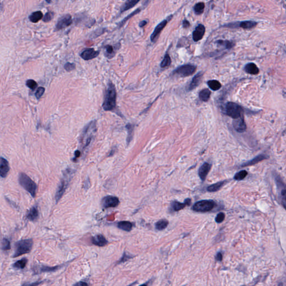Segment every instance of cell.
I'll return each instance as SVG.
<instances>
[{"mask_svg":"<svg viewBox=\"0 0 286 286\" xmlns=\"http://www.w3.org/2000/svg\"><path fill=\"white\" fill-rule=\"evenodd\" d=\"M116 104V91L113 82H109L105 92L104 100L102 104L103 109L106 111H112L115 109Z\"/></svg>","mask_w":286,"mask_h":286,"instance_id":"obj_1","label":"cell"},{"mask_svg":"<svg viewBox=\"0 0 286 286\" xmlns=\"http://www.w3.org/2000/svg\"><path fill=\"white\" fill-rule=\"evenodd\" d=\"M96 132V123L92 121L84 127L80 136V143L83 149L87 148L93 140Z\"/></svg>","mask_w":286,"mask_h":286,"instance_id":"obj_2","label":"cell"},{"mask_svg":"<svg viewBox=\"0 0 286 286\" xmlns=\"http://www.w3.org/2000/svg\"><path fill=\"white\" fill-rule=\"evenodd\" d=\"M33 246V240L31 239L19 240L15 244V251L13 254V258L28 254L31 252Z\"/></svg>","mask_w":286,"mask_h":286,"instance_id":"obj_3","label":"cell"},{"mask_svg":"<svg viewBox=\"0 0 286 286\" xmlns=\"http://www.w3.org/2000/svg\"><path fill=\"white\" fill-rule=\"evenodd\" d=\"M19 182L26 191L28 192L31 196L33 197H35L37 186L28 175L23 173L20 174L19 176Z\"/></svg>","mask_w":286,"mask_h":286,"instance_id":"obj_4","label":"cell"},{"mask_svg":"<svg viewBox=\"0 0 286 286\" xmlns=\"http://www.w3.org/2000/svg\"><path fill=\"white\" fill-rule=\"evenodd\" d=\"M243 107L234 102H228L225 105L223 113L234 119H236L243 116Z\"/></svg>","mask_w":286,"mask_h":286,"instance_id":"obj_5","label":"cell"},{"mask_svg":"<svg viewBox=\"0 0 286 286\" xmlns=\"http://www.w3.org/2000/svg\"><path fill=\"white\" fill-rule=\"evenodd\" d=\"M215 204L212 200H202L196 202L193 206V210L197 212H207L214 207Z\"/></svg>","mask_w":286,"mask_h":286,"instance_id":"obj_6","label":"cell"},{"mask_svg":"<svg viewBox=\"0 0 286 286\" xmlns=\"http://www.w3.org/2000/svg\"><path fill=\"white\" fill-rule=\"evenodd\" d=\"M71 172H68V170H66V175L64 174V177L61 179V182L58 185V188L56 189V194L55 196V199L56 201V202H58L59 200L61 199V197L64 194V192L66 191L67 186H68V182H69V173Z\"/></svg>","mask_w":286,"mask_h":286,"instance_id":"obj_7","label":"cell"},{"mask_svg":"<svg viewBox=\"0 0 286 286\" xmlns=\"http://www.w3.org/2000/svg\"><path fill=\"white\" fill-rule=\"evenodd\" d=\"M196 69V66L192 64H186L179 66L174 71V74L180 76L181 77H188L194 73Z\"/></svg>","mask_w":286,"mask_h":286,"instance_id":"obj_8","label":"cell"},{"mask_svg":"<svg viewBox=\"0 0 286 286\" xmlns=\"http://www.w3.org/2000/svg\"><path fill=\"white\" fill-rule=\"evenodd\" d=\"M72 23V16L70 14H66L59 18L56 26V30H61L66 28Z\"/></svg>","mask_w":286,"mask_h":286,"instance_id":"obj_9","label":"cell"},{"mask_svg":"<svg viewBox=\"0 0 286 286\" xmlns=\"http://www.w3.org/2000/svg\"><path fill=\"white\" fill-rule=\"evenodd\" d=\"M119 199L116 197L107 196L103 198L102 200V207L104 208H110L118 206L119 204Z\"/></svg>","mask_w":286,"mask_h":286,"instance_id":"obj_10","label":"cell"},{"mask_svg":"<svg viewBox=\"0 0 286 286\" xmlns=\"http://www.w3.org/2000/svg\"><path fill=\"white\" fill-rule=\"evenodd\" d=\"M100 52L95 50L94 49L87 48L84 49L80 54V56L85 61H89L96 58L99 55Z\"/></svg>","mask_w":286,"mask_h":286,"instance_id":"obj_11","label":"cell"},{"mask_svg":"<svg viewBox=\"0 0 286 286\" xmlns=\"http://www.w3.org/2000/svg\"><path fill=\"white\" fill-rule=\"evenodd\" d=\"M232 125L235 130L238 131V133H243L246 129V125L243 116L236 119H234L232 123Z\"/></svg>","mask_w":286,"mask_h":286,"instance_id":"obj_12","label":"cell"},{"mask_svg":"<svg viewBox=\"0 0 286 286\" xmlns=\"http://www.w3.org/2000/svg\"><path fill=\"white\" fill-rule=\"evenodd\" d=\"M205 33V27L202 24H199L193 32V39L194 41L201 40Z\"/></svg>","mask_w":286,"mask_h":286,"instance_id":"obj_13","label":"cell"},{"mask_svg":"<svg viewBox=\"0 0 286 286\" xmlns=\"http://www.w3.org/2000/svg\"><path fill=\"white\" fill-rule=\"evenodd\" d=\"M167 23H168V21L167 20H164L162 21L161 23L156 26L153 33L151 35V41L152 42H155L156 41V40L158 38L159 35L160 34L162 30L164 28V27L166 26Z\"/></svg>","mask_w":286,"mask_h":286,"instance_id":"obj_14","label":"cell"},{"mask_svg":"<svg viewBox=\"0 0 286 286\" xmlns=\"http://www.w3.org/2000/svg\"><path fill=\"white\" fill-rule=\"evenodd\" d=\"M91 242L93 245L98 246H105L107 245L108 241L104 237L103 235L101 234H98L92 237L91 239Z\"/></svg>","mask_w":286,"mask_h":286,"instance_id":"obj_15","label":"cell"},{"mask_svg":"<svg viewBox=\"0 0 286 286\" xmlns=\"http://www.w3.org/2000/svg\"><path fill=\"white\" fill-rule=\"evenodd\" d=\"M10 170L9 164L6 159L1 158L0 163V175L2 178H5Z\"/></svg>","mask_w":286,"mask_h":286,"instance_id":"obj_16","label":"cell"},{"mask_svg":"<svg viewBox=\"0 0 286 286\" xmlns=\"http://www.w3.org/2000/svg\"><path fill=\"white\" fill-rule=\"evenodd\" d=\"M267 158H268V156H266L265 154H260V155H258L256 156L255 158H254L253 159L245 162L242 164L241 167H245L251 166H253V165L258 163L259 162H261L264 159H267Z\"/></svg>","mask_w":286,"mask_h":286,"instance_id":"obj_17","label":"cell"},{"mask_svg":"<svg viewBox=\"0 0 286 286\" xmlns=\"http://www.w3.org/2000/svg\"><path fill=\"white\" fill-rule=\"evenodd\" d=\"M202 76H203V73H202V72H199L193 78L191 83L189 84L188 88L189 91H192L193 89H195L197 87L199 86V85L200 84V83L201 82Z\"/></svg>","mask_w":286,"mask_h":286,"instance_id":"obj_18","label":"cell"},{"mask_svg":"<svg viewBox=\"0 0 286 286\" xmlns=\"http://www.w3.org/2000/svg\"><path fill=\"white\" fill-rule=\"evenodd\" d=\"M211 166L207 163L204 164L202 166L200 167L199 171V175L200 178L201 179V180L203 181L206 178L207 175L211 169Z\"/></svg>","mask_w":286,"mask_h":286,"instance_id":"obj_19","label":"cell"},{"mask_svg":"<svg viewBox=\"0 0 286 286\" xmlns=\"http://www.w3.org/2000/svg\"><path fill=\"white\" fill-rule=\"evenodd\" d=\"M244 71L248 74L256 75L259 72V69L258 66L254 63H249L246 64L244 67Z\"/></svg>","mask_w":286,"mask_h":286,"instance_id":"obj_20","label":"cell"},{"mask_svg":"<svg viewBox=\"0 0 286 286\" xmlns=\"http://www.w3.org/2000/svg\"><path fill=\"white\" fill-rule=\"evenodd\" d=\"M38 217V209L36 206L31 208V209H30V211H29L27 216H26L27 219L31 221H34L37 220Z\"/></svg>","mask_w":286,"mask_h":286,"instance_id":"obj_21","label":"cell"},{"mask_svg":"<svg viewBox=\"0 0 286 286\" xmlns=\"http://www.w3.org/2000/svg\"><path fill=\"white\" fill-rule=\"evenodd\" d=\"M43 14L42 12L40 11H35V12L32 13L29 16V19L31 23H36L38 22L39 21L43 19Z\"/></svg>","mask_w":286,"mask_h":286,"instance_id":"obj_22","label":"cell"},{"mask_svg":"<svg viewBox=\"0 0 286 286\" xmlns=\"http://www.w3.org/2000/svg\"><path fill=\"white\" fill-rule=\"evenodd\" d=\"M139 2V1H136V0L127 1L120 8V12L121 13H124L126 11L130 9L133 7H134Z\"/></svg>","mask_w":286,"mask_h":286,"instance_id":"obj_23","label":"cell"},{"mask_svg":"<svg viewBox=\"0 0 286 286\" xmlns=\"http://www.w3.org/2000/svg\"><path fill=\"white\" fill-rule=\"evenodd\" d=\"M118 227L121 229L125 231H130L133 228L132 223L129 221H120L118 224Z\"/></svg>","mask_w":286,"mask_h":286,"instance_id":"obj_24","label":"cell"},{"mask_svg":"<svg viewBox=\"0 0 286 286\" xmlns=\"http://www.w3.org/2000/svg\"><path fill=\"white\" fill-rule=\"evenodd\" d=\"M258 23L253 21H244L239 23V28L244 29H250L254 28L257 25Z\"/></svg>","mask_w":286,"mask_h":286,"instance_id":"obj_25","label":"cell"},{"mask_svg":"<svg viewBox=\"0 0 286 286\" xmlns=\"http://www.w3.org/2000/svg\"><path fill=\"white\" fill-rule=\"evenodd\" d=\"M63 265L61 266H56V267H48L46 266H40L39 268V272L41 273H45V272H56V271L58 270L60 268L62 267Z\"/></svg>","mask_w":286,"mask_h":286,"instance_id":"obj_26","label":"cell"},{"mask_svg":"<svg viewBox=\"0 0 286 286\" xmlns=\"http://www.w3.org/2000/svg\"><path fill=\"white\" fill-rule=\"evenodd\" d=\"M190 202H191V201L189 199H186L184 203H180V202H177V201L174 202L172 204L173 209L175 211H178L181 209H183L187 204L189 205Z\"/></svg>","mask_w":286,"mask_h":286,"instance_id":"obj_27","label":"cell"},{"mask_svg":"<svg viewBox=\"0 0 286 286\" xmlns=\"http://www.w3.org/2000/svg\"><path fill=\"white\" fill-rule=\"evenodd\" d=\"M115 49L116 48L114 46L110 45H107L106 46H105V56L106 57H107L109 59L112 58L113 56H115Z\"/></svg>","mask_w":286,"mask_h":286,"instance_id":"obj_28","label":"cell"},{"mask_svg":"<svg viewBox=\"0 0 286 286\" xmlns=\"http://www.w3.org/2000/svg\"><path fill=\"white\" fill-rule=\"evenodd\" d=\"M207 83L209 88L213 91H217L221 87V84L217 80H210L207 82Z\"/></svg>","mask_w":286,"mask_h":286,"instance_id":"obj_29","label":"cell"},{"mask_svg":"<svg viewBox=\"0 0 286 286\" xmlns=\"http://www.w3.org/2000/svg\"><path fill=\"white\" fill-rule=\"evenodd\" d=\"M28 259L25 258H23L19 261H16L15 263H13V267L16 269H22L25 267L27 263H28Z\"/></svg>","mask_w":286,"mask_h":286,"instance_id":"obj_30","label":"cell"},{"mask_svg":"<svg viewBox=\"0 0 286 286\" xmlns=\"http://www.w3.org/2000/svg\"><path fill=\"white\" fill-rule=\"evenodd\" d=\"M210 95H211V91H209V89L205 88V89H202V91L199 92V98L203 101L206 102L209 100Z\"/></svg>","mask_w":286,"mask_h":286,"instance_id":"obj_31","label":"cell"},{"mask_svg":"<svg viewBox=\"0 0 286 286\" xmlns=\"http://www.w3.org/2000/svg\"><path fill=\"white\" fill-rule=\"evenodd\" d=\"M225 181L219 182L215 184H212L207 188V191L210 192L217 191L225 184Z\"/></svg>","mask_w":286,"mask_h":286,"instance_id":"obj_32","label":"cell"},{"mask_svg":"<svg viewBox=\"0 0 286 286\" xmlns=\"http://www.w3.org/2000/svg\"><path fill=\"white\" fill-rule=\"evenodd\" d=\"M204 7H205L204 3H202V2L197 3L194 7V13H196L197 15L202 14V13H204Z\"/></svg>","mask_w":286,"mask_h":286,"instance_id":"obj_33","label":"cell"},{"mask_svg":"<svg viewBox=\"0 0 286 286\" xmlns=\"http://www.w3.org/2000/svg\"><path fill=\"white\" fill-rule=\"evenodd\" d=\"M168 225V221L166 220H161L156 224V230H161L165 229Z\"/></svg>","mask_w":286,"mask_h":286,"instance_id":"obj_34","label":"cell"},{"mask_svg":"<svg viewBox=\"0 0 286 286\" xmlns=\"http://www.w3.org/2000/svg\"><path fill=\"white\" fill-rule=\"evenodd\" d=\"M248 176V172L245 170H243L235 174L234 176V179L236 181H241L244 179L246 177Z\"/></svg>","mask_w":286,"mask_h":286,"instance_id":"obj_35","label":"cell"},{"mask_svg":"<svg viewBox=\"0 0 286 286\" xmlns=\"http://www.w3.org/2000/svg\"><path fill=\"white\" fill-rule=\"evenodd\" d=\"M171 57L169 56L168 54H166L164 57V59L161 62V66L162 68H165L166 66H168L171 64Z\"/></svg>","mask_w":286,"mask_h":286,"instance_id":"obj_36","label":"cell"},{"mask_svg":"<svg viewBox=\"0 0 286 286\" xmlns=\"http://www.w3.org/2000/svg\"><path fill=\"white\" fill-rule=\"evenodd\" d=\"M217 43L219 45H221L222 46H225L226 49L232 48V47L234 46V43L233 42L228 41V40H220L217 41Z\"/></svg>","mask_w":286,"mask_h":286,"instance_id":"obj_37","label":"cell"},{"mask_svg":"<svg viewBox=\"0 0 286 286\" xmlns=\"http://www.w3.org/2000/svg\"><path fill=\"white\" fill-rule=\"evenodd\" d=\"M1 249L4 251L10 250L11 245L10 241L6 238H3L1 243Z\"/></svg>","mask_w":286,"mask_h":286,"instance_id":"obj_38","label":"cell"},{"mask_svg":"<svg viewBox=\"0 0 286 286\" xmlns=\"http://www.w3.org/2000/svg\"><path fill=\"white\" fill-rule=\"evenodd\" d=\"M26 85L27 87H29L31 89L34 90L38 86V83L33 79H28L26 82Z\"/></svg>","mask_w":286,"mask_h":286,"instance_id":"obj_39","label":"cell"},{"mask_svg":"<svg viewBox=\"0 0 286 286\" xmlns=\"http://www.w3.org/2000/svg\"><path fill=\"white\" fill-rule=\"evenodd\" d=\"M140 11V8H138V9H137L136 10L134 11V12H133V13H131V14H130L129 15H128L127 17H126V18H125L123 21H121L120 22V24H119V27L122 26H123V25H124V24L126 23V21L128 20H129L130 18H131V17H133V16H134L135 15H136V14H137V13H139Z\"/></svg>","mask_w":286,"mask_h":286,"instance_id":"obj_40","label":"cell"},{"mask_svg":"<svg viewBox=\"0 0 286 286\" xmlns=\"http://www.w3.org/2000/svg\"><path fill=\"white\" fill-rule=\"evenodd\" d=\"M54 16V13L53 12H50V11L48 12L45 13V15L43 19V21L45 23H48L52 20Z\"/></svg>","mask_w":286,"mask_h":286,"instance_id":"obj_41","label":"cell"},{"mask_svg":"<svg viewBox=\"0 0 286 286\" xmlns=\"http://www.w3.org/2000/svg\"><path fill=\"white\" fill-rule=\"evenodd\" d=\"M281 202L284 208L286 209V189H284L281 192Z\"/></svg>","mask_w":286,"mask_h":286,"instance_id":"obj_42","label":"cell"},{"mask_svg":"<svg viewBox=\"0 0 286 286\" xmlns=\"http://www.w3.org/2000/svg\"><path fill=\"white\" fill-rule=\"evenodd\" d=\"M64 69L67 72H71L76 68V64L68 62L64 65Z\"/></svg>","mask_w":286,"mask_h":286,"instance_id":"obj_43","label":"cell"},{"mask_svg":"<svg viewBox=\"0 0 286 286\" xmlns=\"http://www.w3.org/2000/svg\"><path fill=\"white\" fill-rule=\"evenodd\" d=\"M44 92H45V88L44 87H39L35 93V97H36V98L39 99L40 98H41V96L43 95Z\"/></svg>","mask_w":286,"mask_h":286,"instance_id":"obj_44","label":"cell"},{"mask_svg":"<svg viewBox=\"0 0 286 286\" xmlns=\"http://www.w3.org/2000/svg\"><path fill=\"white\" fill-rule=\"evenodd\" d=\"M225 215L224 213L220 212L219 214H217L216 217L215 218V221L217 223H221L222 222L224 219H225Z\"/></svg>","mask_w":286,"mask_h":286,"instance_id":"obj_45","label":"cell"},{"mask_svg":"<svg viewBox=\"0 0 286 286\" xmlns=\"http://www.w3.org/2000/svg\"><path fill=\"white\" fill-rule=\"evenodd\" d=\"M126 128H127L128 130V139H127V142L129 143L131 139V136H132L131 134H132V132H133V129H132L131 125H130V124H128L126 126Z\"/></svg>","mask_w":286,"mask_h":286,"instance_id":"obj_46","label":"cell"},{"mask_svg":"<svg viewBox=\"0 0 286 286\" xmlns=\"http://www.w3.org/2000/svg\"><path fill=\"white\" fill-rule=\"evenodd\" d=\"M44 281H37L33 283H25L23 284L21 286H38L43 283Z\"/></svg>","mask_w":286,"mask_h":286,"instance_id":"obj_47","label":"cell"},{"mask_svg":"<svg viewBox=\"0 0 286 286\" xmlns=\"http://www.w3.org/2000/svg\"><path fill=\"white\" fill-rule=\"evenodd\" d=\"M131 258V257H130V256H129L128 255H126V253H124V255H123V257L120 259L119 263L125 262V261H127L129 259H130V258Z\"/></svg>","mask_w":286,"mask_h":286,"instance_id":"obj_48","label":"cell"},{"mask_svg":"<svg viewBox=\"0 0 286 286\" xmlns=\"http://www.w3.org/2000/svg\"><path fill=\"white\" fill-rule=\"evenodd\" d=\"M222 258H223V257H222V253L221 252H218L215 256V259L217 262H221Z\"/></svg>","mask_w":286,"mask_h":286,"instance_id":"obj_49","label":"cell"},{"mask_svg":"<svg viewBox=\"0 0 286 286\" xmlns=\"http://www.w3.org/2000/svg\"><path fill=\"white\" fill-rule=\"evenodd\" d=\"M73 286H89V285L85 282L79 281L78 282H77L76 283L74 284Z\"/></svg>","mask_w":286,"mask_h":286,"instance_id":"obj_50","label":"cell"},{"mask_svg":"<svg viewBox=\"0 0 286 286\" xmlns=\"http://www.w3.org/2000/svg\"><path fill=\"white\" fill-rule=\"evenodd\" d=\"M182 25L183 26V28H187L189 27V25H190V24H189V21L187 20H184L183 21V23H182Z\"/></svg>","mask_w":286,"mask_h":286,"instance_id":"obj_51","label":"cell"},{"mask_svg":"<svg viewBox=\"0 0 286 286\" xmlns=\"http://www.w3.org/2000/svg\"><path fill=\"white\" fill-rule=\"evenodd\" d=\"M146 24H147L146 21H141L140 23V24H139V26H140V27H141V28H143V27H144V26L146 25Z\"/></svg>","mask_w":286,"mask_h":286,"instance_id":"obj_52","label":"cell"},{"mask_svg":"<svg viewBox=\"0 0 286 286\" xmlns=\"http://www.w3.org/2000/svg\"><path fill=\"white\" fill-rule=\"evenodd\" d=\"M147 286V285H146V284H141V285H140V286Z\"/></svg>","mask_w":286,"mask_h":286,"instance_id":"obj_53","label":"cell"}]
</instances>
